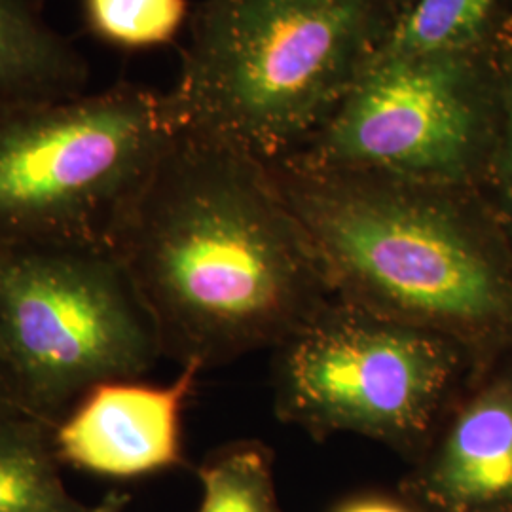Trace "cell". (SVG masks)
<instances>
[{"label": "cell", "mask_w": 512, "mask_h": 512, "mask_svg": "<svg viewBox=\"0 0 512 512\" xmlns=\"http://www.w3.org/2000/svg\"><path fill=\"white\" fill-rule=\"evenodd\" d=\"M480 365L452 338L336 296L274 349L275 416L315 440H376L412 463Z\"/></svg>", "instance_id": "5b68a950"}, {"label": "cell", "mask_w": 512, "mask_h": 512, "mask_svg": "<svg viewBox=\"0 0 512 512\" xmlns=\"http://www.w3.org/2000/svg\"><path fill=\"white\" fill-rule=\"evenodd\" d=\"M412 0H202L165 101L177 129L289 158L361 82Z\"/></svg>", "instance_id": "3957f363"}, {"label": "cell", "mask_w": 512, "mask_h": 512, "mask_svg": "<svg viewBox=\"0 0 512 512\" xmlns=\"http://www.w3.org/2000/svg\"><path fill=\"white\" fill-rule=\"evenodd\" d=\"M46 0H0V99L88 92V59L44 16Z\"/></svg>", "instance_id": "30bf717a"}, {"label": "cell", "mask_w": 512, "mask_h": 512, "mask_svg": "<svg viewBox=\"0 0 512 512\" xmlns=\"http://www.w3.org/2000/svg\"><path fill=\"white\" fill-rule=\"evenodd\" d=\"M110 249L162 357L203 370L279 348L336 294L266 162L177 129Z\"/></svg>", "instance_id": "6da1fadb"}, {"label": "cell", "mask_w": 512, "mask_h": 512, "mask_svg": "<svg viewBox=\"0 0 512 512\" xmlns=\"http://www.w3.org/2000/svg\"><path fill=\"white\" fill-rule=\"evenodd\" d=\"M497 40L376 61L327 124L283 160L480 190L499 122Z\"/></svg>", "instance_id": "52a82bcc"}, {"label": "cell", "mask_w": 512, "mask_h": 512, "mask_svg": "<svg viewBox=\"0 0 512 512\" xmlns=\"http://www.w3.org/2000/svg\"><path fill=\"white\" fill-rule=\"evenodd\" d=\"M16 414H25V410L19 403L18 387L0 346V421Z\"/></svg>", "instance_id": "e0dca14e"}, {"label": "cell", "mask_w": 512, "mask_h": 512, "mask_svg": "<svg viewBox=\"0 0 512 512\" xmlns=\"http://www.w3.org/2000/svg\"><path fill=\"white\" fill-rule=\"evenodd\" d=\"M332 512H421L404 495L385 492L355 494L340 501Z\"/></svg>", "instance_id": "2e32d148"}, {"label": "cell", "mask_w": 512, "mask_h": 512, "mask_svg": "<svg viewBox=\"0 0 512 512\" xmlns=\"http://www.w3.org/2000/svg\"><path fill=\"white\" fill-rule=\"evenodd\" d=\"M511 19L512 0H412L376 61L486 48Z\"/></svg>", "instance_id": "7c38bea8"}, {"label": "cell", "mask_w": 512, "mask_h": 512, "mask_svg": "<svg viewBox=\"0 0 512 512\" xmlns=\"http://www.w3.org/2000/svg\"><path fill=\"white\" fill-rule=\"evenodd\" d=\"M88 31L122 50L175 42L190 21L188 0H82Z\"/></svg>", "instance_id": "5bb4252c"}, {"label": "cell", "mask_w": 512, "mask_h": 512, "mask_svg": "<svg viewBox=\"0 0 512 512\" xmlns=\"http://www.w3.org/2000/svg\"><path fill=\"white\" fill-rule=\"evenodd\" d=\"M266 164L338 298L480 363L512 351V247L478 188Z\"/></svg>", "instance_id": "7a4b0ae2"}, {"label": "cell", "mask_w": 512, "mask_h": 512, "mask_svg": "<svg viewBox=\"0 0 512 512\" xmlns=\"http://www.w3.org/2000/svg\"><path fill=\"white\" fill-rule=\"evenodd\" d=\"M499 122L494 154L480 192L512 247V19L497 40Z\"/></svg>", "instance_id": "9a60e30c"}, {"label": "cell", "mask_w": 512, "mask_h": 512, "mask_svg": "<svg viewBox=\"0 0 512 512\" xmlns=\"http://www.w3.org/2000/svg\"><path fill=\"white\" fill-rule=\"evenodd\" d=\"M274 452L262 440L222 444L198 467V512H283L275 488Z\"/></svg>", "instance_id": "4fadbf2b"}, {"label": "cell", "mask_w": 512, "mask_h": 512, "mask_svg": "<svg viewBox=\"0 0 512 512\" xmlns=\"http://www.w3.org/2000/svg\"><path fill=\"white\" fill-rule=\"evenodd\" d=\"M202 368L181 366L167 385L137 380L92 387L54 429L59 461L109 478L183 467V414Z\"/></svg>", "instance_id": "9c48e42d"}, {"label": "cell", "mask_w": 512, "mask_h": 512, "mask_svg": "<svg viewBox=\"0 0 512 512\" xmlns=\"http://www.w3.org/2000/svg\"><path fill=\"white\" fill-rule=\"evenodd\" d=\"M175 131L165 93L131 82L0 99V243L110 247Z\"/></svg>", "instance_id": "277c9868"}, {"label": "cell", "mask_w": 512, "mask_h": 512, "mask_svg": "<svg viewBox=\"0 0 512 512\" xmlns=\"http://www.w3.org/2000/svg\"><path fill=\"white\" fill-rule=\"evenodd\" d=\"M397 492L421 512H512V351L476 368Z\"/></svg>", "instance_id": "ba28073f"}, {"label": "cell", "mask_w": 512, "mask_h": 512, "mask_svg": "<svg viewBox=\"0 0 512 512\" xmlns=\"http://www.w3.org/2000/svg\"><path fill=\"white\" fill-rule=\"evenodd\" d=\"M129 495L109 494L86 505L59 475L54 427L29 414L0 421V512H120Z\"/></svg>", "instance_id": "8fae6325"}, {"label": "cell", "mask_w": 512, "mask_h": 512, "mask_svg": "<svg viewBox=\"0 0 512 512\" xmlns=\"http://www.w3.org/2000/svg\"><path fill=\"white\" fill-rule=\"evenodd\" d=\"M0 346L21 408L54 429L92 387L162 357L118 256L74 243H0Z\"/></svg>", "instance_id": "8992f818"}]
</instances>
